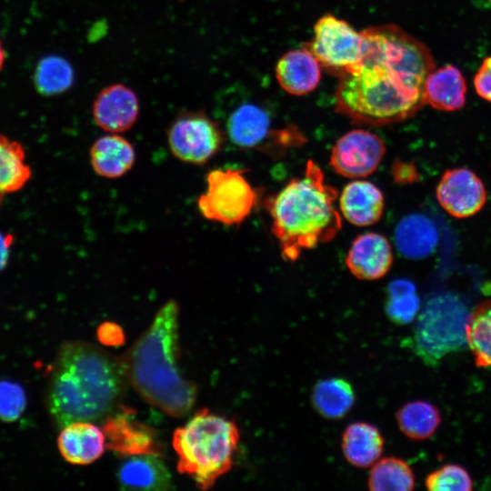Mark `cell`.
Instances as JSON below:
<instances>
[{
  "mask_svg": "<svg viewBox=\"0 0 491 491\" xmlns=\"http://www.w3.org/2000/svg\"><path fill=\"white\" fill-rule=\"evenodd\" d=\"M120 362L85 342L65 343L47 386V407L56 426L108 417L124 392Z\"/></svg>",
  "mask_w": 491,
  "mask_h": 491,
  "instance_id": "7a4b0ae2",
  "label": "cell"
},
{
  "mask_svg": "<svg viewBox=\"0 0 491 491\" xmlns=\"http://www.w3.org/2000/svg\"><path fill=\"white\" fill-rule=\"evenodd\" d=\"M305 47L321 67L338 76L361 59L365 36L346 20L326 14L315 24L313 37Z\"/></svg>",
  "mask_w": 491,
  "mask_h": 491,
  "instance_id": "9c48e42d",
  "label": "cell"
},
{
  "mask_svg": "<svg viewBox=\"0 0 491 491\" xmlns=\"http://www.w3.org/2000/svg\"><path fill=\"white\" fill-rule=\"evenodd\" d=\"M89 157L91 166L97 175L115 179L125 175L133 168L135 150L124 136L108 134L93 143Z\"/></svg>",
  "mask_w": 491,
  "mask_h": 491,
  "instance_id": "ffe728a7",
  "label": "cell"
},
{
  "mask_svg": "<svg viewBox=\"0 0 491 491\" xmlns=\"http://www.w3.org/2000/svg\"><path fill=\"white\" fill-rule=\"evenodd\" d=\"M172 155L185 164L202 165L221 150L225 132L218 122L202 110L179 113L166 132Z\"/></svg>",
  "mask_w": 491,
  "mask_h": 491,
  "instance_id": "ba28073f",
  "label": "cell"
},
{
  "mask_svg": "<svg viewBox=\"0 0 491 491\" xmlns=\"http://www.w3.org/2000/svg\"><path fill=\"white\" fill-rule=\"evenodd\" d=\"M367 484L372 491H410L416 482L413 470L405 460L387 456L372 466Z\"/></svg>",
  "mask_w": 491,
  "mask_h": 491,
  "instance_id": "83f0119b",
  "label": "cell"
},
{
  "mask_svg": "<svg viewBox=\"0 0 491 491\" xmlns=\"http://www.w3.org/2000/svg\"><path fill=\"white\" fill-rule=\"evenodd\" d=\"M140 104L136 93L117 83L104 87L95 96L92 116L95 125L109 134L124 133L136 123Z\"/></svg>",
  "mask_w": 491,
  "mask_h": 491,
  "instance_id": "4fadbf2b",
  "label": "cell"
},
{
  "mask_svg": "<svg viewBox=\"0 0 491 491\" xmlns=\"http://www.w3.org/2000/svg\"><path fill=\"white\" fill-rule=\"evenodd\" d=\"M105 443L104 432L85 421L65 426L57 438L62 456L75 465H87L98 459L105 450Z\"/></svg>",
  "mask_w": 491,
  "mask_h": 491,
  "instance_id": "ac0fdd59",
  "label": "cell"
},
{
  "mask_svg": "<svg viewBox=\"0 0 491 491\" xmlns=\"http://www.w3.org/2000/svg\"><path fill=\"white\" fill-rule=\"evenodd\" d=\"M385 439L378 428L366 422L350 424L342 435L341 446L346 460L366 468L373 466L384 450Z\"/></svg>",
  "mask_w": 491,
  "mask_h": 491,
  "instance_id": "7402d4cb",
  "label": "cell"
},
{
  "mask_svg": "<svg viewBox=\"0 0 491 491\" xmlns=\"http://www.w3.org/2000/svg\"><path fill=\"white\" fill-rule=\"evenodd\" d=\"M178 315L176 301H167L119 361L125 378L145 400L176 417L188 414L196 399L195 386L177 365Z\"/></svg>",
  "mask_w": 491,
  "mask_h": 491,
  "instance_id": "3957f363",
  "label": "cell"
},
{
  "mask_svg": "<svg viewBox=\"0 0 491 491\" xmlns=\"http://www.w3.org/2000/svg\"><path fill=\"white\" fill-rule=\"evenodd\" d=\"M440 205L449 215L466 218L478 213L486 202V190L472 170L456 167L446 170L436 189Z\"/></svg>",
  "mask_w": 491,
  "mask_h": 491,
  "instance_id": "8fae6325",
  "label": "cell"
},
{
  "mask_svg": "<svg viewBox=\"0 0 491 491\" xmlns=\"http://www.w3.org/2000/svg\"><path fill=\"white\" fill-rule=\"evenodd\" d=\"M362 32L361 59L337 76L336 112L368 126L414 116L426 105L425 83L436 67L430 49L396 25L369 26Z\"/></svg>",
  "mask_w": 491,
  "mask_h": 491,
  "instance_id": "6da1fadb",
  "label": "cell"
},
{
  "mask_svg": "<svg viewBox=\"0 0 491 491\" xmlns=\"http://www.w3.org/2000/svg\"><path fill=\"white\" fill-rule=\"evenodd\" d=\"M468 316L456 297L432 298L420 314L415 332L416 348L423 359L436 361L464 346Z\"/></svg>",
  "mask_w": 491,
  "mask_h": 491,
  "instance_id": "8992f818",
  "label": "cell"
},
{
  "mask_svg": "<svg viewBox=\"0 0 491 491\" xmlns=\"http://www.w3.org/2000/svg\"><path fill=\"white\" fill-rule=\"evenodd\" d=\"M337 191L326 182L320 166L308 160L304 174L292 178L266 200L271 230L282 257L295 262L302 253L333 240L342 228L336 208Z\"/></svg>",
  "mask_w": 491,
  "mask_h": 491,
  "instance_id": "277c9868",
  "label": "cell"
},
{
  "mask_svg": "<svg viewBox=\"0 0 491 491\" xmlns=\"http://www.w3.org/2000/svg\"><path fill=\"white\" fill-rule=\"evenodd\" d=\"M321 65L306 48L285 53L276 65V77L283 90L292 95L313 92L321 79Z\"/></svg>",
  "mask_w": 491,
  "mask_h": 491,
  "instance_id": "2e32d148",
  "label": "cell"
},
{
  "mask_svg": "<svg viewBox=\"0 0 491 491\" xmlns=\"http://www.w3.org/2000/svg\"><path fill=\"white\" fill-rule=\"evenodd\" d=\"M356 393L351 383L341 377L318 381L311 393L315 410L327 419H340L353 407Z\"/></svg>",
  "mask_w": 491,
  "mask_h": 491,
  "instance_id": "cb8c5ba5",
  "label": "cell"
},
{
  "mask_svg": "<svg viewBox=\"0 0 491 491\" xmlns=\"http://www.w3.org/2000/svg\"><path fill=\"white\" fill-rule=\"evenodd\" d=\"M106 446L125 456L158 455L160 447L155 433L137 422L129 412L107 417L103 427Z\"/></svg>",
  "mask_w": 491,
  "mask_h": 491,
  "instance_id": "9a60e30c",
  "label": "cell"
},
{
  "mask_svg": "<svg viewBox=\"0 0 491 491\" xmlns=\"http://www.w3.org/2000/svg\"><path fill=\"white\" fill-rule=\"evenodd\" d=\"M119 484L127 489L166 490L171 475L156 455L128 456L117 470Z\"/></svg>",
  "mask_w": 491,
  "mask_h": 491,
  "instance_id": "44dd1931",
  "label": "cell"
},
{
  "mask_svg": "<svg viewBox=\"0 0 491 491\" xmlns=\"http://www.w3.org/2000/svg\"><path fill=\"white\" fill-rule=\"evenodd\" d=\"M391 175L394 181L400 185L413 184L419 178L418 170L413 163L399 159L393 163Z\"/></svg>",
  "mask_w": 491,
  "mask_h": 491,
  "instance_id": "836d02e7",
  "label": "cell"
},
{
  "mask_svg": "<svg viewBox=\"0 0 491 491\" xmlns=\"http://www.w3.org/2000/svg\"><path fill=\"white\" fill-rule=\"evenodd\" d=\"M98 338L105 345L116 346L124 341L123 331L114 323H104L98 328Z\"/></svg>",
  "mask_w": 491,
  "mask_h": 491,
  "instance_id": "e575fe53",
  "label": "cell"
},
{
  "mask_svg": "<svg viewBox=\"0 0 491 491\" xmlns=\"http://www.w3.org/2000/svg\"><path fill=\"white\" fill-rule=\"evenodd\" d=\"M466 337L476 365L491 368V299L481 302L469 314Z\"/></svg>",
  "mask_w": 491,
  "mask_h": 491,
  "instance_id": "4316f807",
  "label": "cell"
},
{
  "mask_svg": "<svg viewBox=\"0 0 491 491\" xmlns=\"http://www.w3.org/2000/svg\"><path fill=\"white\" fill-rule=\"evenodd\" d=\"M284 129H271L268 112L254 103L238 105L231 112L225 124V133L230 141L244 149L266 147V142L272 147H283Z\"/></svg>",
  "mask_w": 491,
  "mask_h": 491,
  "instance_id": "7c38bea8",
  "label": "cell"
},
{
  "mask_svg": "<svg viewBox=\"0 0 491 491\" xmlns=\"http://www.w3.org/2000/svg\"><path fill=\"white\" fill-rule=\"evenodd\" d=\"M396 422L405 436L421 441L434 435L441 423V415L435 405L415 400L403 405L397 410Z\"/></svg>",
  "mask_w": 491,
  "mask_h": 491,
  "instance_id": "484cf974",
  "label": "cell"
},
{
  "mask_svg": "<svg viewBox=\"0 0 491 491\" xmlns=\"http://www.w3.org/2000/svg\"><path fill=\"white\" fill-rule=\"evenodd\" d=\"M33 81L36 91L45 96H53L67 91L74 83L71 64L59 55H46L36 65Z\"/></svg>",
  "mask_w": 491,
  "mask_h": 491,
  "instance_id": "f1b7e54d",
  "label": "cell"
},
{
  "mask_svg": "<svg viewBox=\"0 0 491 491\" xmlns=\"http://www.w3.org/2000/svg\"><path fill=\"white\" fill-rule=\"evenodd\" d=\"M473 85L478 96L491 103V55L481 63L474 76Z\"/></svg>",
  "mask_w": 491,
  "mask_h": 491,
  "instance_id": "d6a6232c",
  "label": "cell"
},
{
  "mask_svg": "<svg viewBox=\"0 0 491 491\" xmlns=\"http://www.w3.org/2000/svg\"><path fill=\"white\" fill-rule=\"evenodd\" d=\"M398 251L412 259L429 256L438 242V233L430 218L422 214H412L402 218L395 230Z\"/></svg>",
  "mask_w": 491,
  "mask_h": 491,
  "instance_id": "603a6c76",
  "label": "cell"
},
{
  "mask_svg": "<svg viewBox=\"0 0 491 491\" xmlns=\"http://www.w3.org/2000/svg\"><path fill=\"white\" fill-rule=\"evenodd\" d=\"M340 211L351 224L366 226L381 218L385 198L381 190L373 183L356 180L348 183L339 196Z\"/></svg>",
  "mask_w": 491,
  "mask_h": 491,
  "instance_id": "e0dca14e",
  "label": "cell"
},
{
  "mask_svg": "<svg viewBox=\"0 0 491 491\" xmlns=\"http://www.w3.org/2000/svg\"><path fill=\"white\" fill-rule=\"evenodd\" d=\"M31 175L23 145L0 134V195L21 190Z\"/></svg>",
  "mask_w": 491,
  "mask_h": 491,
  "instance_id": "d4e9b609",
  "label": "cell"
},
{
  "mask_svg": "<svg viewBox=\"0 0 491 491\" xmlns=\"http://www.w3.org/2000/svg\"><path fill=\"white\" fill-rule=\"evenodd\" d=\"M5 61V52L0 41V71L2 70L4 66Z\"/></svg>",
  "mask_w": 491,
  "mask_h": 491,
  "instance_id": "8d00e7d4",
  "label": "cell"
},
{
  "mask_svg": "<svg viewBox=\"0 0 491 491\" xmlns=\"http://www.w3.org/2000/svg\"><path fill=\"white\" fill-rule=\"evenodd\" d=\"M245 169L215 168L205 175V190L196 200L200 215L225 225L244 222L255 208L258 193L245 176Z\"/></svg>",
  "mask_w": 491,
  "mask_h": 491,
  "instance_id": "52a82bcc",
  "label": "cell"
},
{
  "mask_svg": "<svg viewBox=\"0 0 491 491\" xmlns=\"http://www.w3.org/2000/svg\"><path fill=\"white\" fill-rule=\"evenodd\" d=\"M25 407L26 395L23 386L10 380H0V420L15 421Z\"/></svg>",
  "mask_w": 491,
  "mask_h": 491,
  "instance_id": "1f68e13d",
  "label": "cell"
},
{
  "mask_svg": "<svg viewBox=\"0 0 491 491\" xmlns=\"http://www.w3.org/2000/svg\"><path fill=\"white\" fill-rule=\"evenodd\" d=\"M392 263L391 245L386 236L377 233L356 236L346 257V265L351 274L366 281L385 276Z\"/></svg>",
  "mask_w": 491,
  "mask_h": 491,
  "instance_id": "5bb4252c",
  "label": "cell"
},
{
  "mask_svg": "<svg viewBox=\"0 0 491 491\" xmlns=\"http://www.w3.org/2000/svg\"><path fill=\"white\" fill-rule=\"evenodd\" d=\"M426 486L431 491H470L473 480L466 468L446 464L426 476Z\"/></svg>",
  "mask_w": 491,
  "mask_h": 491,
  "instance_id": "4dcf8cb0",
  "label": "cell"
},
{
  "mask_svg": "<svg viewBox=\"0 0 491 491\" xmlns=\"http://www.w3.org/2000/svg\"><path fill=\"white\" fill-rule=\"evenodd\" d=\"M386 153L383 140L365 129H353L340 136L332 147L330 165L346 178H362L374 173Z\"/></svg>",
  "mask_w": 491,
  "mask_h": 491,
  "instance_id": "30bf717a",
  "label": "cell"
},
{
  "mask_svg": "<svg viewBox=\"0 0 491 491\" xmlns=\"http://www.w3.org/2000/svg\"><path fill=\"white\" fill-rule=\"evenodd\" d=\"M13 241V235L0 232V271H2L8 263Z\"/></svg>",
  "mask_w": 491,
  "mask_h": 491,
  "instance_id": "d590c367",
  "label": "cell"
},
{
  "mask_svg": "<svg viewBox=\"0 0 491 491\" xmlns=\"http://www.w3.org/2000/svg\"><path fill=\"white\" fill-rule=\"evenodd\" d=\"M239 439L232 420L202 409L173 435L177 470L200 489H209L231 469Z\"/></svg>",
  "mask_w": 491,
  "mask_h": 491,
  "instance_id": "5b68a950",
  "label": "cell"
},
{
  "mask_svg": "<svg viewBox=\"0 0 491 491\" xmlns=\"http://www.w3.org/2000/svg\"><path fill=\"white\" fill-rule=\"evenodd\" d=\"M420 308V299L415 284L405 278L395 279L388 285L386 312L396 324L406 325L414 320Z\"/></svg>",
  "mask_w": 491,
  "mask_h": 491,
  "instance_id": "f546056e",
  "label": "cell"
},
{
  "mask_svg": "<svg viewBox=\"0 0 491 491\" xmlns=\"http://www.w3.org/2000/svg\"><path fill=\"white\" fill-rule=\"evenodd\" d=\"M424 96L426 104L436 110L461 109L466 98V82L461 70L453 65L435 67L426 77Z\"/></svg>",
  "mask_w": 491,
  "mask_h": 491,
  "instance_id": "d6986e66",
  "label": "cell"
}]
</instances>
